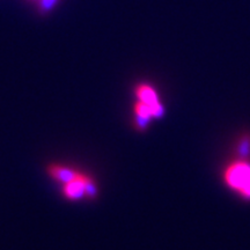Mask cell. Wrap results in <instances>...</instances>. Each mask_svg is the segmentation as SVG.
I'll return each instance as SVG.
<instances>
[{"label":"cell","instance_id":"277c9868","mask_svg":"<svg viewBox=\"0 0 250 250\" xmlns=\"http://www.w3.org/2000/svg\"><path fill=\"white\" fill-rule=\"evenodd\" d=\"M48 171L54 179H56L57 181H61L62 183H67V182H71V181L80 179L81 175H83L81 173H79V171L70 169V168L62 167V166H58V165L50 166Z\"/></svg>","mask_w":250,"mask_h":250},{"label":"cell","instance_id":"5b68a950","mask_svg":"<svg viewBox=\"0 0 250 250\" xmlns=\"http://www.w3.org/2000/svg\"><path fill=\"white\" fill-rule=\"evenodd\" d=\"M58 0H39L40 8L43 9V11H50L55 7V5L57 4Z\"/></svg>","mask_w":250,"mask_h":250},{"label":"cell","instance_id":"6da1fadb","mask_svg":"<svg viewBox=\"0 0 250 250\" xmlns=\"http://www.w3.org/2000/svg\"><path fill=\"white\" fill-rule=\"evenodd\" d=\"M224 182L228 188L250 201V164L245 160L230 162L224 170Z\"/></svg>","mask_w":250,"mask_h":250},{"label":"cell","instance_id":"3957f363","mask_svg":"<svg viewBox=\"0 0 250 250\" xmlns=\"http://www.w3.org/2000/svg\"><path fill=\"white\" fill-rule=\"evenodd\" d=\"M92 183H94L93 180L83 174L80 179L64 183V195L70 199H79L86 196L87 187Z\"/></svg>","mask_w":250,"mask_h":250},{"label":"cell","instance_id":"7a4b0ae2","mask_svg":"<svg viewBox=\"0 0 250 250\" xmlns=\"http://www.w3.org/2000/svg\"><path fill=\"white\" fill-rule=\"evenodd\" d=\"M136 94L139 101L151 105V107L154 109L158 118H160L162 115H164V105H162L160 100H159V95L156 94L155 89L153 88L152 86L146 85V83H140V85H138V87L136 88Z\"/></svg>","mask_w":250,"mask_h":250}]
</instances>
